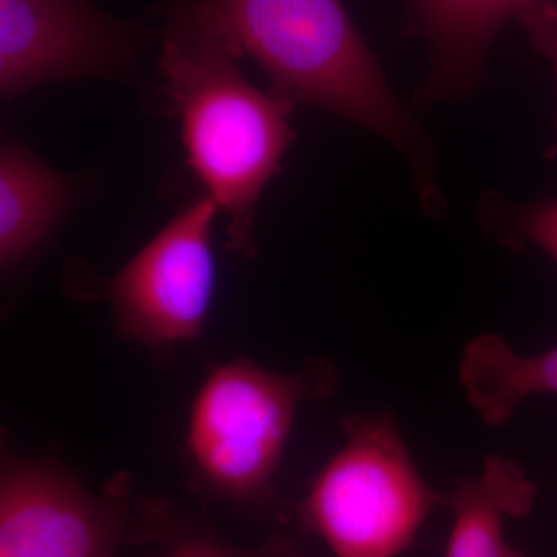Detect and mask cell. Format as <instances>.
<instances>
[{"label": "cell", "instance_id": "6da1fadb", "mask_svg": "<svg viewBox=\"0 0 557 557\" xmlns=\"http://www.w3.org/2000/svg\"><path fill=\"white\" fill-rule=\"evenodd\" d=\"M161 72L188 163L228 219V247L252 255L255 208L293 139V102L240 72L244 54L182 2L166 10Z\"/></svg>", "mask_w": 557, "mask_h": 557}, {"label": "cell", "instance_id": "7a4b0ae2", "mask_svg": "<svg viewBox=\"0 0 557 557\" xmlns=\"http://www.w3.org/2000/svg\"><path fill=\"white\" fill-rule=\"evenodd\" d=\"M265 72L271 91L329 110L412 153V120L341 0H183Z\"/></svg>", "mask_w": 557, "mask_h": 557}, {"label": "cell", "instance_id": "3957f363", "mask_svg": "<svg viewBox=\"0 0 557 557\" xmlns=\"http://www.w3.org/2000/svg\"><path fill=\"white\" fill-rule=\"evenodd\" d=\"M341 426L343 445L296 507L299 525L333 557H401L445 508V491L424 478L388 410L344 417Z\"/></svg>", "mask_w": 557, "mask_h": 557}, {"label": "cell", "instance_id": "277c9868", "mask_svg": "<svg viewBox=\"0 0 557 557\" xmlns=\"http://www.w3.org/2000/svg\"><path fill=\"white\" fill-rule=\"evenodd\" d=\"M329 361L274 372L248 359L212 369L189 410V456L201 480L239 500L271 497L293 423L307 403L338 386Z\"/></svg>", "mask_w": 557, "mask_h": 557}, {"label": "cell", "instance_id": "5b68a950", "mask_svg": "<svg viewBox=\"0 0 557 557\" xmlns=\"http://www.w3.org/2000/svg\"><path fill=\"white\" fill-rule=\"evenodd\" d=\"M219 212L208 194L194 201L106 282L124 338L164 347L200 335L214 296L212 226Z\"/></svg>", "mask_w": 557, "mask_h": 557}, {"label": "cell", "instance_id": "8992f818", "mask_svg": "<svg viewBox=\"0 0 557 557\" xmlns=\"http://www.w3.org/2000/svg\"><path fill=\"white\" fill-rule=\"evenodd\" d=\"M145 33L90 0H0V91L124 72Z\"/></svg>", "mask_w": 557, "mask_h": 557}, {"label": "cell", "instance_id": "52a82bcc", "mask_svg": "<svg viewBox=\"0 0 557 557\" xmlns=\"http://www.w3.org/2000/svg\"><path fill=\"white\" fill-rule=\"evenodd\" d=\"M127 511L67 472L5 457L0 472V557H119Z\"/></svg>", "mask_w": 557, "mask_h": 557}, {"label": "cell", "instance_id": "ba28073f", "mask_svg": "<svg viewBox=\"0 0 557 557\" xmlns=\"http://www.w3.org/2000/svg\"><path fill=\"white\" fill-rule=\"evenodd\" d=\"M536 498L537 485L522 465L486 457L478 475L458 479L445 490V508L453 515L445 557H508L505 523L527 518Z\"/></svg>", "mask_w": 557, "mask_h": 557}, {"label": "cell", "instance_id": "9c48e42d", "mask_svg": "<svg viewBox=\"0 0 557 557\" xmlns=\"http://www.w3.org/2000/svg\"><path fill=\"white\" fill-rule=\"evenodd\" d=\"M72 185L13 139L0 149V265L3 273L30 258L67 211Z\"/></svg>", "mask_w": 557, "mask_h": 557}, {"label": "cell", "instance_id": "30bf717a", "mask_svg": "<svg viewBox=\"0 0 557 557\" xmlns=\"http://www.w3.org/2000/svg\"><path fill=\"white\" fill-rule=\"evenodd\" d=\"M534 0H412V25L434 49L431 91L467 87L491 40Z\"/></svg>", "mask_w": 557, "mask_h": 557}, {"label": "cell", "instance_id": "8fae6325", "mask_svg": "<svg viewBox=\"0 0 557 557\" xmlns=\"http://www.w3.org/2000/svg\"><path fill=\"white\" fill-rule=\"evenodd\" d=\"M458 379L483 423L504 426L527 398L557 395V346L522 355L496 333H483L465 346Z\"/></svg>", "mask_w": 557, "mask_h": 557}, {"label": "cell", "instance_id": "7c38bea8", "mask_svg": "<svg viewBox=\"0 0 557 557\" xmlns=\"http://www.w3.org/2000/svg\"><path fill=\"white\" fill-rule=\"evenodd\" d=\"M159 557H304L298 542L273 536L258 548H237L205 528L178 523L160 530Z\"/></svg>", "mask_w": 557, "mask_h": 557}, {"label": "cell", "instance_id": "4fadbf2b", "mask_svg": "<svg viewBox=\"0 0 557 557\" xmlns=\"http://www.w3.org/2000/svg\"><path fill=\"white\" fill-rule=\"evenodd\" d=\"M494 226L500 240L509 248L520 249L533 245L547 252L557 263V199L537 201L508 211Z\"/></svg>", "mask_w": 557, "mask_h": 557}, {"label": "cell", "instance_id": "5bb4252c", "mask_svg": "<svg viewBox=\"0 0 557 557\" xmlns=\"http://www.w3.org/2000/svg\"><path fill=\"white\" fill-rule=\"evenodd\" d=\"M518 17L534 49L552 64L557 81V2L534 0ZM548 157L557 161V141L549 148Z\"/></svg>", "mask_w": 557, "mask_h": 557}, {"label": "cell", "instance_id": "9a60e30c", "mask_svg": "<svg viewBox=\"0 0 557 557\" xmlns=\"http://www.w3.org/2000/svg\"><path fill=\"white\" fill-rule=\"evenodd\" d=\"M508 557H528V556L525 555V553L520 552L519 548L512 547V545H511V547H509Z\"/></svg>", "mask_w": 557, "mask_h": 557}]
</instances>
